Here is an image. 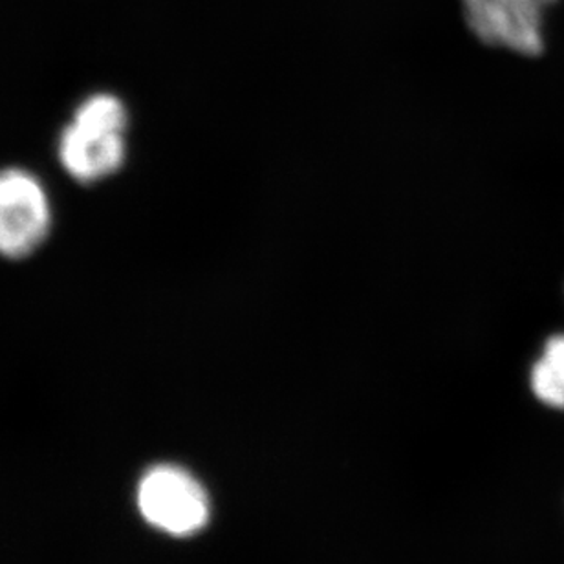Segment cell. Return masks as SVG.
Returning a JSON list of instances; mask_svg holds the SVG:
<instances>
[{
  "instance_id": "obj_1",
  "label": "cell",
  "mask_w": 564,
  "mask_h": 564,
  "mask_svg": "<svg viewBox=\"0 0 564 564\" xmlns=\"http://www.w3.org/2000/svg\"><path fill=\"white\" fill-rule=\"evenodd\" d=\"M127 126L126 104L115 94L83 99L57 141L61 167L79 184L109 178L126 163Z\"/></svg>"
},
{
  "instance_id": "obj_2",
  "label": "cell",
  "mask_w": 564,
  "mask_h": 564,
  "mask_svg": "<svg viewBox=\"0 0 564 564\" xmlns=\"http://www.w3.org/2000/svg\"><path fill=\"white\" fill-rule=\"evenodd\" d=\"M138 510L152 528L173 538H189L212 513L206 489L184 467L154 466L138 484Z\"/></svg>"
},
{
  "instance_id": "obj_3",
  "label": "cell",
  "mask_w": 564,
  "mask_h": 564,
  "mask_svg": "<svg viewBox=\"0 0 564 564\" xmlns=\"http://www.w3.org/2000/svg\"><path fill=\"white\" fill-rule=\"evenodd\" d=\"M52 202L39 176L26 169L0 171V256L24 259L48 239Z\"/></svg>"
},
{
  "instance_id": "obj_4",
  "label": "cell",
  "mask_w": 564,
  "mask_h": 564,
  "mask_svg": "<svg viewBox=\"0 0 564 564\" xmlns=\"http://www.w3.org/2000/svg\"><path fill=\"white\" fill-rule=\"evenodd\" d=\"M555 2L460 0V6L469 32L480 43L533 57L544 50V17Z\"/></svg>"
},
{
  "instance_id": "obj_5",
  "label": "cell",
  "mask_w": 564,
  "mask_h": 564,
  "mask_svg": "<svg viewBox=\"0 0 564 564\" xmlns=\"http://www.w3.org/2000/svg\"><path fill=\"white\" fill-rule=\"evenodd\" d=\"M532 391L550 408L564 409V334L550 337L532 369Z\"/></svg>"
}]
</instances>
